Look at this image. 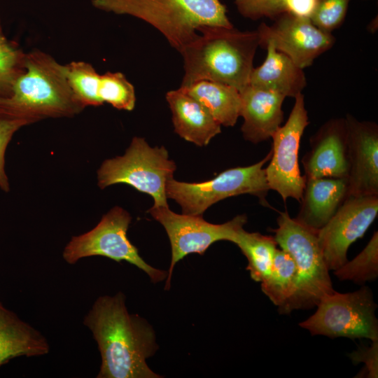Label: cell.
Wrapping results in <instances>:
<instances>
[{
  "label": "cell",
  "instance_id": "6da1fadb",
  "mask_svg": "<svg viewBox=\"0 0 378 378\" xmlns=\"http://www.w3.org/2000/svg\"><path fill=\"white\" fill-rule=\"evenodd\" d=\"M83 324L100 352L97 378L160 377L146 363L158 349L155 332L145 319L128 312L122 292L97 298Z\"/></svg>",
  "mask_w": 378,
  "mask_h": 378
},
{
  "label": "cell",
  "instance_id": "7a4b0ae2",
  "mask_svg": "<svg viewBox=\"0 0 378 378\" xmlns=\"http://www.w3.org/2000/svg\"><path fill=\"white\" fill-rule=\"evenodd\" d=\"M197 37L179 52L183 61L181 87L199 80L228 85L239 92L249 85L259 47L257 31L203 26Z\"/></svg>",
  "mask_w": 378,
  "mask_h": 378
},
{
  "label": "cell",
  "instance_id": "3957f363",
  "mask_svg": "<svg viewBox=\"0 0 378 378\" xmlns=\"http://www.w3.org/2000/svg\"><path fill=\"white\" fill-rule=\"evenodd\" d=\"M83 109L69 85L64 64L38 50L26 53L24 71L10 95L0 97V114L28 124L47 118L71 117Z\"/></svg>",
  "mask_w": 378,
  "mask_h": 378
},
{
  "label": "cell",
  "instance_id": "277c9868",
  "mask_svg": "<svg viewBox=\"0 0 378 378\" xmlns=\"http://www.w3.org/2000/svg\"><path fill=\"white\" fill-rule=\"evenodd\" d=\"M91 4L100 10L145 21L178 52L197 37L201 27H233L220 0H91Z\"/></svg>",
  "mask_w": 378,
  "mask_h": 378
},
{
  "label": "cell",
  "instance_id": "5b68a950",
  "mask_svg": "<svg viewBox=\"0 0 378 378\" xmlns=\"http://www.w3.org/2000/svg\"><path fill=\"white\" fill-rule=\"evenodd\" d=\"M176 169L164 147H151L141 137L134 136L125 154L104 160L97 171L101 189L123 183L150 195L155 206H169L165 188Z\"/></svg>",
  "mask_w": 378,
  "mask_h": 378
},
{
  "label": "cell",
  "instance_id": "8992f818",
  "mask_svg": "<svg viewBox=\"0 0 378 378\" xmlns=\"http://www.w3.org/2000/svg\"><path fill=\"white\" fill-rule=\"evenodd\" d=\"M277 225V228L272 230L274 237L281 249L293 259L298 274V291L289 312L311 309L335 291L317 232L290 217L287 211L279 213Z\"/></svg>",
  "mask_w": 378,
  "mask_h": 378
},
{
  "label": "cell",
  "instance_id": "52a82bcc",
  "mask_svg": "<svg viewBox=\"0 0 378 378\" xmlns=\"http://www.w3.org/2000/svg\"><path fill=\"white\" fill-rule=\"evenodd\" d=\"M271 154L270 150L255 164L228 169L204 182H181L172 178L167 182L166 196L181 206L182 214L190 215H202L215 203L244 194L254 195L262 205L268 206L266 196L270 189L264 166Z\"/></svg>",
  "mask_w": 378,
  "mask_h": 378
},
{
  "label": "cell",
  "instance_id": "ba28073f",
  "mask_svg": "<svg viewBox=\"0 0 378 378\" xmlns=\"http://www.w3.org/2000/svg\"><path fill=\"white\" fill-rule=\"evenodd\" d=\"M316 307L315 313L300 323L312 335L378 340L377 305L369 288L347 293L335 290L322 298Z\"/></svg>",
  "mask_w": 378,
  "mask_h": 378
},
{
  "label": "cell",
  "instance_id": "9c48e42d",
  "mask_svg": "<svg viewBox=\"0 0 378 378\" xmlns=\"http://www.w3.org/2000/svg\"><path fill=\"white\" fill-rule=\"evenodd\" d=\"M132 217L128 211L115 206L103 216L90 231L73 236L65 246L63 259L70 265L91 256H104L118 262L126 261L146 272L157 283L167 279V272L148 265L129 240L127 232Z\"/></svg>",
  "mask_w": 378,
  "mask_h": 378
},
{
  "label": "cell",
  "instance_id": "30bf717a",
  "mask_svg": "<svg viewBox=\"0 0 378 378\" xmlns=\"http://www.w3.org/2000/svg\"><path fill=\"white\" fill-rule=\"evenodd\" d=\"M148 213L164 228L171 244L172 258L165 283L169 290L176 264L191 253L203 255L214 243L231 241L236 232L247 222L246 215H239L222 224L206 221L202 215L176 214L169 206H153Z\"/></svg>",
  "mask_w": 378,
  "mask_h": 378
},
{
  "label": "cell",
  "instance_id": "8fae6325",
  "mask_svg": "<svg viewBox=\"0 0 378 378\" xmlns=\"http://www.w3.org/2000/svg\"><path fill=\"white\" fill-rule=\"evenodd\" d=\"M309 123L304 97L300 93L295 97L287 121L271 137L272 148L265 167L266 178L270 189L277 192L284 202L289 197L300 202L302 196L306 178L300 173L298 153Z\"/></svg>",
  "mask_w": 378,
  "mask_h": 378
},
{
  "label": "cell",
  "instance_id": "7c38bea8",
  "mask_svg": "<svg viewBox=\"0 0 378 378\" xmlns=\"http://www.w3.org/2000/svg\"><path fill=\"white\" fill-rule=\"evenodd\" d=\"M274 20L271 25L262 22L258 27L259 46H272L303 69L335 43L332 33L318 28L309 18L287 12Z\"/></svg>",
  "mask_w": 378,
  "mask_h": 378
},
{
  "label": "cell",
  "instance_id": "4fadbf2b",
  "mask_svg": "<svg viewBox=\"0 0 378 378\" xmlns=\"http://www.w3.org/2000/svg\"><path fill=\"white\" fill-rule=\"evenodd\" d=\"M378 214V195L347 196L332 218L317 232V238L329 270L347 260L349 246L361 238Z\"/></svg>",
  "mask_w": 378,
  "mask_h": 378
},
{
  "label": "cell",
  "instance_id": "5bb4252c",
  "mask_svg": "<svg viewBox=\"0 0 378 378\" xmlns=\"http://www.w3.org/2000/svg\"><path fill=\"white\" fill-rule=\"evenodd\" d=\"M348 146L347 196L378 195V125L344 118Z\"/></svg>",
  "mask_w": 378,
  "mask_h": 378
},
{
  "label": "cell",
  "instance_id": "9a60e30c",
  "mask_svg": "<svg viewBox=\"0 0 378 378\" xmlns=\"http://www.w3.org/2000/svg\"><path fill=\"white\" fill-rule=\"evenodd\" d=\"M302 163L305 178H347L349 158L345 120L333 118L326 122L310 139V148Z\"/></svg>",
  "mask_w": 378,
  "mask_h": 378
},
{
  "label": "cell",
  "instance_id": "2e32d148",
  "mask_svg": "<svg viewBox=\"0 0 378 378\" xmlns=\"http://www.w3.org/2000/svg\"><path fill=\"white\" fill-rule=\"evenodd\" d=\"M239 92L244 139L255 144L271 138L284 120L282 104L286 97L250 85Z\"/></svg>",
  "mask_w": 378,
  "mask_h": 378
},
{
  "label": "cell",
  "instance_id": "e0dca14e",
  "mask_svg": "<svg viewBox=\"0 0 378 378\" xmlns=\"http://www.w3.org/2000/svg\"><path fill=\"white\" fill-rule=\"evenodd\" d=\"M346 197V178H306L301 206L295 219L317 232L332 218Z\"/></svg>",
  "mask_w": 378,
  "mask_h": 378
},
{
  "label": "cell",
  "instance_id": "ac0fdd59",
  "mask_svg": "<svg viewBox=\"0 0 378 378\" xmlns=\"http://www.w3.org/2000/svg\"><path fill=\"white\" fill-rule=\"evenodd\" d=\"M174 132L183 139L205 146L221 132V125L197 99L179 88L166 94Z\"/></svg>",
  "mask_w": 378,
  "mask_h": 378
},
{
  "label": "cell",
  "instance_id": "d6986e66",
  "mask_svg": "<svg viewBox=\"0 0 378 378\" xmlns=\"http://www.w3.org/2000/svg\"><path fill=\"white\" fill-rule=\"evenodd\" d=\"M265 49L266 58L260 66L253 69L249 85L276 92L285 97L295 98L302 93L307 85L303 69L272 46L267 45Z\"/></svg>",
  "mask_w": 378,
  "mask_h": 378
},
{
  "label": "cell",
  "instance_id": "ffe728a7",
  "mask_svg": "<svg viewBox=\"0 0 378 378\" xmlns=\"http://www.w3.org/2000/svg\"><path fill=\"white\" fill-rule=\"evenodd\" d=\"M49 351L44 335L0 301V367L17 357L41 356Z\"/></svg>",
  "mask_w": 378,
  "mask_h": 378
},
{
  "label": "cell",
  "instance_id": "44dd1931",
  "mask_svg": "<svg viewBox=\"0 0 378 378\" xmlns=\"http://www.w3.org/2000/svg\"><path fill=\"white\" fill-rule=\"evenodd\" d=\"M180 88L202 104L222 126L233 127L240 116L241 96L234 87L199 80Z\"/></svg>",
  "mask_w": 378,
  "mask_h": 378
},
{
  "label": "cell",
  "instance_id": "7402d4cb",
  "mask_svg": "<svg viewBox=\"0 0 378 378\" xmlns=\"http://www.w3.org/2000/svg\"><path fill=\"white\" fill-rule=\"evenodd\" d=\"M298 274L288 253L276 249L269 276L261 282L262 291L279 307L280 314H289L297 291Z\"/></svg>",
  "mask_w": 378,
  "mask_h": 378
},
{
  "label": "cell",
  "instance_id": "603a6c76",
  "mask_svg": "<svg viewBox=\"0 0 378 378\" xmlns=\"http://www.w3.org/2000/svg\"><path fill=\"white\" fill-rule=\"evenodd\" d=\"M231 242L235 244L248 260L246 270L251 278L262 282L270 274L277 243L274 237L248 232L239 228Z\"/></svg>",
  "mask_w": 378,
  "mask_h": 378
},
{
  "label": "cell",
  "instance_id": "cb8c5ba5",
  "mask_svg": "<svg viewBox=\"0 0 378 378\" xmlns=\"http://www.w3.org/2000/svg\"><path fill=\"white\" fill-rule=\"evenodd\" d=\"M69 85L78 102L85 108L102 105L98 96L100 74L89 63L71 62L64 64Z\"/></svg>",
  "mask_w": 378,
  "mask_h": 378
},
{
  "label": "cell",
  "instance_id": "d4e9b609",
  "mask_svg": "<svg viewBox=\"0 0 378 378\" xmlns=\"http://www.w3.org/2000/svg\"><path fill=\"white\" fill-rule=\"evenodd\" d=\"M334 274L341 281L364 284L378 276V233L375 232L363 251L353 260L346 261Z\"/></svg>",
  "mask_w": 378,
  "mask_h": 378
},
{
  "label": "cell",
  "instance_id": "484cf974",
  "mask_svg": "<svg viewBox=\"0 0 378 378\" xmlns=\"http://www.w3.org/2000/svg\"><path fill=\"white\" fill-rule=\"evenodd\" d=\"M98 96L102 104L108 103L118 110L130 111L135 106L134 88L120 72L100 76Z\"/></svg>",
  "mask_w": 378,
  "mask_h": 378
},
{
  "label": "cell",
  "instance_id": "4316f807",
  "mask_svg": "<svg viewBox=\"0 0 378 378\" xmlns=\"http://www.w3.org/2000/svg\"><path fill=\"white\" fill-rule=\"evenodd\" d=\"M26 53L5 36L0 18V97L10 95L13 86L24 70Z\"/></svg>",
  "mask_w": 378,
  "mask_h": 378
},
{
  "label": "cell",
  "instance_id": "83f0119b",
  "mask_svg": "<svg viewBox=\"0 0 378 378\" xmlns=\"http://www.w3.org/2000/svg\"><path fill=\"white\" fill-rule=\"evenodd\" d=\"M349 3V0H315V7L309 18L320 29L332 33L344 20Z\"/></svg>",
  "mask_w": 378,
  "mask_h": 378
},
{
  "label": "cell",
  "instance_id": "f1b7e54d",
  "mask_svg": "<svg viewBox=\"0 0 378 378\" xmlns=\"http://www.w3.org/2000/svg\"><path fill=\"white\" fill-rule=\"evenodd\" d=\"M289 0H234L239 13L244 17L256 20L262 18L272 20L288 12Z\"/></svg>",
  "mask_w": 378,
  "mask_h": 378
},
{
  "label": "cell",
  "instance_id": "f546056e",
  "mask_svg": "<svg viewBox=\"0 0 378 378\" xmlns=\"http://www.w3.org/2000/svg\"><path fill=\"white\" fill-rule=\"evenodd\" d=\"M29 125L24 120L0 114V190H10V183L5 170V154L14 134L22 127Z\"/></svg>",
  "mask_w": 378,
  "mask_h": 378
},
{
  "label": "cell",
  "instance_id": "4dcf8cb0",
  "mask_svg": "<svg viewBox=\"0 0 378 378\" xmlns=\"http://www.w3.org/2000/svg\"><path fill=\"white\" fill-rule=\"evenodd\" d=\"M370 346L360 348L349 355L354 364L364 363L365 372L367 377L377 378L378 374V340L372 341Z\"/></svg>",
  "mask_w": 378,
  "mask_h": 378
},
{
  "label": "cell",
  "instance_id": "1f68e13d",
  "mask_svg": "<svg viewBox=\"0 0 378 378\" xmlns=\"http://www.w3.org/2000/svg\"><path fill=\"white\" fill-rule=\"evenodd\" d=\"M315 7V0H289L288 13L310 18Z\"/></svg>",
  "mask_w": 378,
  "mask_h": 378
}]
</instances>
